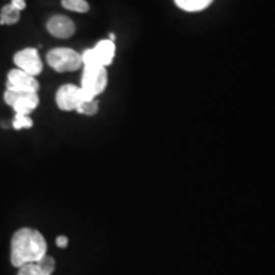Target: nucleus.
I'll use <instances>...</instances> for the list:
<instances>
[{
  "label": "nucleus",
  "mask_w": 275,
  "mask_h": 275,
  "mask_svg": "<svg viewBox=\"0 0 275 275\" xmlns=\"http://www.w3.org/2000/svg\"><path fill=\"white\" fill-rule=\"evenodd\" d=\"M47 253L45 237L32 228H20L13 235L10 243V261L13 266H20L30 263H37Z\"/></svg>",
  "instance_id": "1"
},
{
  "label": "nucleus",
  "mask_w": 275,
  "mask_h": 275,
  "mask_svg": "<svg viewBox=\"0 0 275 275\" xmlns=\"http://www.w3.org/2000/svg\"><path fill=\"white\" fill-rule=\"evenodd\" d=\"M107 70L104 66H84L82 74V93L84 101L94 99L107 87Z\"/></svg>",
  "instance_id": "2"
},
{
  "label": "nucleus",
  "mask_w": 275,
  "mask_h": 275,
  "mask_svg": "<svg viewBox=\"0 0 275 275\" xmlns=\"http://www.w3.org/2000/svg\"><path fill=\"white\" fill-rule=\"evenodd\" d=\"M46 59H47L48 65L59 73L76 71L83 65L81 54L68 47L54 48L47 54Z\"/></svg>",
  "instance_id": "3"
},
{
  "label": "nucleus",
  "mask_w": 275,
  "mask_h": 275,
  "mask_svg": "<svg viewBox=\"0 0 275 275\" xmlns=\"http://www.w3.org/2000/svg\"><path fill=\"white\" fill-rule=\"evenodd\" d=\"M116 53V46L111 40H102L94 46L82 54L83 66H109L112 63Z\"/></svg>",
  "instance_id": "4"
},
{
  "label": "nucleus",
  "mask_w": 275,
  "mask_h": 275,
  "mask_svg": "<svg viewBox=\"0 0 275 275\" xmlns=\"http://www.w3.org/2000/svg\"><path fill=\"white\" fill-rule=\"evenodd\" d=\"M4 101L13 107L15 114L30 115L38 106L37 92H18L7 89L4 93Z\"/></svg>",
  "instance_id": "5"
},
{
  "label": "nucleus",
  "mask_w": 275,
  "mask_h": 275,
  "mask_svg": "<svg viewBox=\"0 0 275 275\" xmlns=\"http://www.w3.org/2000/svg\"><path fill=\"white\" fill-rule=\"evenodd\" d=\"M84 101L81 87L65 84L60 87L56 93V105L63 111H74Z\"/></svg>",
  "instance_id": "6"
},
{
  "label": "nucleus",
  "mask_w": 275,
  "mask_h": 275,
  "mask_svg": "<svg viewBox=\"0 0 275 275\" xmlns=\"http://www.w3.org/2000/svg\"><path fill=\"white\" fill-rule=\"evenodd\" d=\"M14 63L18 69L36 77L42 71V61H41L38 51L36 48H24L22 51H18L14 55Z\"/></svg>",
  "instance_id": "7"
},
{
  "label": "nucleus",
  "mask_w": 275,
  "mask_h": 275,
  "mask_svg": "<svg viewBox=\"0 0 275 275\" xmlns=\"http://www.w3.org/2000/svg\"><path fill=\"white\" fill-rule=\"evenodd\" d=\"M40 88L37 79L31 74L20 70V69H13L8 73L7 89L18 92H37Z\"/></svg>",
  "instance_id": "8"
},
{
  "label": "nucleus",
  "mask_w": 275,
  "mask_h": 275,
  "mask_svg": "<svg viewBox=\"0 0 275 275\" xmlns=\"http://www.w3.org/2000/svg\"><path fill=\"white\" fill-rule=\"evenodd\" d=\"M47 31L56 38H69L76 33V24L65 15H54L48 19Z\"/></svg>",
  "instance_id": "9"
},
{
  "label": "nucleus",
  "mask_w": 275,
  "mask_h": 275,
  "mask_svg": "<svg viewBox=\"0 0 275 275\" xmlns=\"http://www.w3.org/2000/svg\"><path fill=\"white\" fill-rule=\"evenodd\" d=\"M177 7L185 12H200L209 7L213 0H174Z\"/></svg>",
  "instance_id": "10"
},
{
  "label": "nucleus",
  "mask_w": 275,
  "mask_h": 275,
  "mask_svg": "<svg viewBox=\"0 0 275 275\" xmlns=\"http://www.w3.org/2000/svg\"><path fill=\"white\" fill-rule=\"evenodd\" d=\"M20 12L15 9L12 4H8L3 7L0 12V24H14L19 20Z\"/></svg>",
  "instance_id": "11"
},
{
  "label": "nucleus",
  "mask_w": 275,
  "mask_h": 275,
  "mask_svg": "<svg viewBox=\"0 0 275 275\" xmlns=\"http://www.w3.org/2000/svg\"><path fill=\"white\" fill-rule=\"evenodd\" d=\"M61 5L76 13H87L89 10V4L86 0H61Z\"/></svg>",
  "instance_id": "12"
},
{
  "label": "nucleus",
  "mask_w": 275,
  "mask_h": 275,
  "mask_svg": "<svg viewBox=\"0 0 275 275\" xmlns=\"http://www.w3.org/2000/svg\"><path fill=\"white\" fill-rule=\"evenodd\" d=\"M98 107H99L98 101L94 98L89 99V101L82 102L76 111L81 115H86V116H93V115H96L97 112H98Z\"/></svg>",
  "instance_id": "13"
},
{
  "label": "nucleus",
  "mask_w": 275,
  "mask_h": 275,
  "mask_svg": "<svg viewBox=\"0 0 275 275\" xmlns=\"http://www.w3.org/2000/svg\"><path fill=\"white\" fill-rule=\"evenodd\" d=\"M37 266L41 269V271H42L45 275H53L54 271H55V260H54V258H51V256H48L47 254H46L45 256H43L41 260H38Z\"/></svg>",
  "instance_id": "14"
},
{
  "label": "nucleus",
  "mask_w": 275,
  "mask_h": 275,
  "mask_svg": "<svg viewBox=\"0 0 275 275\" xmlns=\"http://www.w3.org/2000/svg\"><path fill=\"white\" fill-rule=\"evenodd\" d=\"M33 122L30 115H22V114H15L14 119H13V128L15 130H23V129H30L32 128Z\"/></svg>",
  "instance_id": "15"
},
{
  "label": "nucleus",
  "mask_w": 275,
  "mask_h": 275,
  "mask_svg": "<svg viewBox=\"0 0 275 275\" xmlns=\"http://www.w3.org/2000/svg\"><path fill=\"white\" fill-rule=\"evenodd\" d=\"M18 275H45L41 271V269L38 268L36 263H30L26 264V265L20 266Z\"/></svg>",
  "instance_id": "16"
},
{
  "label": "nucleus",
  "mask_w": 275,
  "mask_h": 275,
  "mask_svg": "<svg viewBox=\"0 0 275 275\" xmlns=\"http://www.w3.org/2000/svg\"><path fill=\"white\" fill-rule=\"evenodd\" d=\"M56 246L60 248H65L66 246H68V237H65V236H59V237L56 238Z\"/></svg>",
  "instance_id": "17"
},
{
  "label": "nucleus",
  "mask_w": 275,
  "mask_h": 275,
  "mask_svg": "<svg viewBox=\"0 0 275 275\" xmlns=\"http://www.w3.org/2000/svg\"><path fill=\"white\" fill-rule=\"evenodd\" d=\"M10 4H12L15 9H18L20 12V10H23L26 8V0H12Z\"/></svg>",
  "instance_id": "18"
}]
</instances>
